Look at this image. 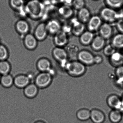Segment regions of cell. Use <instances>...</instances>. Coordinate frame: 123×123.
Returning a JSON list of instances; mask_svg holds the SVG:
<instances>
[{"instance_id": "obj_13", "label": "cell", "mask_w": 123, "mask_h": 123, "mask_svg": "<svg viewBox=\"0 0 123 123\" xmlns=\"http://www.w3.org/2000/svg\"><path fill=\"white\" fill-rule=\"evenodd\" d=\"M105 116L102 111L93 109L91 111L90 119L93 123H103L105 120Z\"/></svg>"}, {"instance_id": "obj_28", "label": "cell", "mask_w": 123, "mask_h": 123, "mask_svg": "<svg viewBox=\"0 0 123 123\" xmlns=\"http://www.w3.org/2000/svg\"><path fill=\"white\" fill-rule=\"evenodd\" d=\"M111 44L116 49L123 48V33H120L116 35L112 40Z\"/></svg>"}, {"instance_id": "obj_34", "label": "cell", "mask_w": 123, "mask_h": 123, "mask_svg": "<svg viewBox=\"0 0 123 123\" xmlns=\"http://www.w3.org/2000/svg\"><path fill=\"white\" fill-rule=\"evenodd\" d=\"M8 54L7 48L0 43V61L6 60L8 56Z\"/></svg>"}, {"instance_id": "obj_18", "label": "cell", "mask_w": 123, "mask_h": 123, "mask_svg": "<svg viewBox=\"0 0 123 123\" xmlns=\"http://www.w3.org/2000/svg\"><path fill=\"white\" fill-rule=\"evenodd\" d=\"M37 67L41 72H49L51 70V62L46 58H42L38 60Z\"/></svg>"}, {"instance_id": "obj_1", "label": "cell", "mask_w": 123, "mask_h": 123, "mask_svg": "<svg viewBox=\"0 0 123 123\" xmlns=\"http://www.w3.org/2000/svg\"><path fill=\"white\" fill-rule=\"evenodd\" d=\"M65 68L69 75L74 78L82 76L86 71V66L78 61L68 62Z\"/></svg>"}, {"instance_id": "obj_10", "label": "cell", "mask_w": 123, "mask_h": 123, "mask_svg": "<svg viewBox=\"0 0 123 123\" xmlns=\"http://www.w3.org/2000/svg\"><path fill=\"white\" fill-rule=\"evenodd\" d=\"M70 24L72 27V32L76 36H80L84 31L85 26L84 23L78 19L74 18Z\"/></svg>"}, {"instance_id": "obj_26", "label": "cell", "mask_w": 123, "mask_h": 123, "mask_svg": "<svg viewBox=\"0 0 123 123\" xmlns=\"http://www.w3.org/2000/svg\"><path fill=\"white\" fill-rule=\"evenodd\" d=\"M108 117L110 121L112 123H119L122 120L123 115L120 111L113 109L110 112Z\"/></svg>"}, {"instance_id": "obj_8", "label": "cell", "mask_w": 123, "mask_h": 123, "mask_svg": "<svg viewBox=\"0 0 123 123\" xmlns=\"http://www.w3.org/2000/svg\"><path fill=\"white\" fill-rule=\"evenodd\" d=\"M54 41L56 47H62L67 45L68 42V34L62 30L55 35Z\"/></svg>"}, {"instance_id": "obj_17", "label": "cell", "mask_w": 123, "mask_h": 123, "mask_svg": "<svg viewBox=\"0 0 123 123\" xmlns=\"http://www.w3.org/2000/svg\"><path fill=\"white\" fill-rule=\"evenodd\" d=\"M15 28L17 31L22 35L27 34L30 30L28 23L23 19H21L17 22L15 25Z\"/></svg>"}, {"instance_id": "obj_27", "label": "cell", "mask_w": 123, "mask_h": 123, "mask_svg": "<svg viewBox=\"0 0 123 123\" xmlns=\"http://www.w3.org/2000/svg\"><path fill=\"white\" fill-rule=\"evenodd\" d=\"M0 84L5 88L10 87L14 84V79L9 74L2 75Z\"/></svg>"}, {"instance_id": "obj_22", "label": "cell", "mask_w": 123, "mask_h": 123, "mask_svg": "<svg viewBox=\"0 0 123 123\" xmlns=\"http://www.w3.org/2000/svg\"><path fill=\"white\" fill-rule=\"evenodd\" d=\"M93 32L90 31H84L80 36V41L83 45H87L91 44L94 38Z\"/></svg>"}, {"instance_id": "obj_42", "label": "cell", "mask_w": 123, "mask_h": 123, "mask_svg": "<svg viewBox=\"0 0 123 123\" xmlns=\"http://www.w3.org/2000/svg\"><path fill=\"white\" fill-rule=\"evenodd\" d=\"M2 75L0 74V80L1 79V77H2Z\"/></svg>"}, {"instance_id": "obj_33", "label": "cell", "mask_w": 123, "mask_h": 123, "mask_svg": "<svg viewBox=\"0 0 123 123\" xmlns=\"http://www.w3.org/2000/svg\"><path fill=\"white\" fill-rule=\"evenodd\" d=\"M108 7L114 9L120 8L123 5V0H105Z\"/></svg>"}, {"instance_id": "obj_38", "label": "cell", "mask_w": 123, "mask_h": 123, "mask_svg": "<svg viewBox=\"0 0 123 123\" xmlns=\"http://www.w3.org/2000/svg\"><path fill=\"white\" fill-rule=\"evenodd\" d=\"M117 27L118 30L121 32V33H123V20L121 19L119 20L117 24Z\"/></svg>"}, {"instance_id": "obj_19", "label": "cell", "mask_w": 123, "mask_h": 123, "mask_svg": "<svg viewBox=\"0 0 123 123\" xmlns=\"http://www.w3.org/2000/svg\"><path fill=\"white\" fill-rule=\"evenodd\" d=\"M105 39L101 36L94 37L91 43V47L96 51H99L104 47Z\"/></svg>"}, {"instance_id": "obj_40", "label": "cell", "mask_w": 123, "mask_h": 123, "mask_svg": "<svg viewBox=\"0 0 123 123\" xmlns=\"http://www.w3.org/2000/svg\"><path fill=\"white\" fill-rule=\"evenodd\" d=\"M54 1H55V2H58L59 1H63V0H53Z\"/></svg>"}, {"instance_id": "obj_7", "label": "cell", "mask_w": 123, "mask_h": 123, "mask_svg": "<svg viewBox=\"0 0 123 123\" xmlns=\"http://www.w3.org/2000/svg\"><path fill=\"white\" fill-rule=\"evenodd\" d=\"M106 102L108 106L112 109L117 110L121 112L123 111L121 98L118 95L115 94L109 95L107 97Z\"/></svg>"}, {"instance_id": "obj_3", "label": "cell", "mask_w": 123, "mask_h": 123, "mask_svg": "<svg viewBox=\"0 0 123 123\" xmlns=\"http://www.w3.org/2000/svg\"><path fill=\"white\" fill-rule=\"evenodd\" d=\"M102 19L108 22H114L119 18V13L115 10L108 7L104 8L100 12Z\"/></svg>"}, {"instance_id": "obj_15", "label": "cell", "mask_w": 123, "mask_h": 123, "mask_svg": "<svg viewBox=\"0 0 123 123\" xmlns=\"http://www.w3.org/2000/svg\"><path fill=\"white\" fill-rule=\"evenodd\" d=\"M30 79L28 76L25 75H19L14 79V84L19 88H25L30 84Z\"/></svg>"}, {"instance_id": "obj_6", "label": "cell", "mask_w": 123, "mask_h": 123, "mask_svg": "<svg viewBox=\"0 0 123 123\" xmlns=\"http://www.w3.org/2000/svg\"><path fill=\"white\" fill-rule=\"evenodd\" d=\"M94 56L90 51L86 50L80 51L77 58L78 61L86 66H91L94 64Z\"/></svg>"}, {"instance_id": "obj_25", "label": "cell", "mask_w": 123, "mask_h": 123, "mask_svg": "<svg viewBox=\"0 0 123 123\" xmlns=\"http://www.w3.org/2000/svg\"><path fill=\"white\" fill-rule=\"evenodd\" d=\"M91 111L87 108L79 109L76 114L77 118L80 121L84 122L87 121L90 119Z\"/></svg>"}, {"instance_id": "obj_20", "label": "cell", "mask_w": 123, "mask_h": 123, "mask_svg": "<svg viewBox=\"0 0 123 123\" xmlns=\"http://www.w3.org/2000/svg\"><path fill=\"white\" fill-rule=\"evenodd\" d=\"M109 61L112 66L116 68L121 66L123 62V55L116 51L110 56Z\"/></svg>"}, {"instance_id": "obj_31", "label": "cell", "mask_w": 123, "mask_h": 123, "mask_svg": "<svg viewBox=\"0 0 123 123\" xmlns=\"http://www.w3.org/2000/svg\"><path fill=\"white\" fill-rule=\"evenodd\" d=\"M9 3L12 8L18 11L25 8L24 0H10Z\"/></svg>"}, {"instance_id": "obj_41", "label": "cell", "mask_w": 123, "mask_h": 123, "mask_svg": "<svg viewBox=\"0 0 123 123\" xmlns=\"http://www.w3.org/2000/svg\"><path fill=\"white\" fill-rule=\"evenodd\" d=\"M122 103V105H123V96H122V97L121 98Z\"/></svg>"}, {"instance_id": "obj_32", "label": "cell", "mask_w": 123, "mask_h": 123, "mask_svg": "<svg viewBox=\"0 0 123 123\" xmlns=\"http://www.w3.org/2000/svg\"><path fill=\"white\" fill-rule=\"evenodd\" d=\"M11 69L10 64L6 60L0 61V74L2 75L9 74Z\"/></svg>"}, {"instance_id": "obj_35", "label": "cell", "mask_w": 123, "mask_h": 123, "mask_svg": "<svg viewBox=\"0 0 123 123\" xmlns=\"http://www.w3.org/2000/svg\"><path fill=\"white\" fill-rule=\"evenodd\" d=\"M116 51V49L111 44L104 47L103 52L106 56H110Z\"/></svg>"}, {"instance_id": "obj_12", "label": "cell", "mask_w": 123, "mask_h": 123, "mask_svg": "<svg viewBox=\"0 0 123 123\" xmlns=\"http://www.w3.org/2000/svg\"><path fill=\"white\" fill-rule=\"evenodd\" d=\"M48 33L54 35L61 30V26L59 21L56 19H51L46 24Z\"/></svg>"}, {"instance_id": "obj_36", "label": "cell", "mask_w": 123, "mask_h": 123, "mask_svg": "<svg viewBox=\"0 0 123 123\" xmlns=\"http://www.w3.org/2000/svg\"><path fill=\"white\" fill-rule=\"evenodd\" d=\"M72 5L75 9L79 10L85 7V2L84 0H73Z\"/></svg>"}, {"instance_id": "obj_21", "label": "cell", "mask_w": 123, "mask_h": 123, "mask_svg": "<svg viewBox=\"0 0 123 123\" xmlns=\"http://www.w3.org/2000/svg\"><path fill=\"white\" fill-rule=\"evenodd\" d=\"M38 88L35 84L30 83L24 88V94L28 98H33L35 97L38 94Z\"/></svg>"}, {"instance_id": "obj_24", "label": "cell", "mask_w": 123, "mask_h": 123, "mask_svg": "<svg viewBox=\"0 0 123 123\" xmlns=\"http://www.w3.org/2000/svg\"><path fill=\"white\" fill-rule=\"evenodd\" d=\"M59 13L61 17L65 19H68L73 15L74 11L71 6L64 5L59 8Z\"/></svg>"}, {"instance_id": "obj_14", "label": "cell", "mask_w": 123, "mask_h": 123, "mask_svg": "<svg viewBox=\"0 0 123 123\" xmlns=\"http://www.w3.org/2000/svg\"><path fill=\"white\" fill-rule=\"evenodd\" d=\"M38 41L34 35L28 33L25 35L24 38V44L27 49L33 50L37 47Z\"/></svg>"}, {"instance_id": "obj_30", "label": "cell", "mask_w": 123, "mask_h": 123, "mask_svg": "<svg viewBox=\"0 0 123 123\" xmlns=\"http://www.w3.org/2000/svg\"><path fill=\"white\" fill-rule=\"evenodd\" d=\"M115 72L116 84L118 85L123 86V65L116 67Z\"/></svg>"}, {"instance_id": "obj_29", "label": "cell", "mask_w": 123, "mask_h": 123, "mask_svg": "<svg viewBox=\"0 0 123 123\" xmlns=\"http://www.w3.org/2000/svg\"><path fill=\"white\" fill-rule=\"evenodd\" d=\"M65 49L67 52L68 57L75 56L77 57L80 51L79 48L78 46L73 44H69L66 46Z\"/></svg>"}, {"instance_id": "obj_5", "label": "cell", "mask_w": 123, "mask_h": 123, "mask_svg": "<svg viewBox=\"0 0 123 123\" xmlns=\"http://www.w3.org/2000/svg\"><path fill=\"white\" fill-rule=\"evenodd\" d=\"M52 54L55 59L65 68L66 64L68 62L69 57L65 49L62 47L56 46L53 50Z\"/></svg>"}, {"instance_id": "obj_23", "label": "cell", "mask_w": 123, "mask_h": 123, "mask_svg": "<svg viewBox=\"0 0 123 123\" xmlns=\"http://www.w3.org/2000/svg\"><path fill=\"white\" fill-rule=\"evenodd\" d=\"M91 17V13L87 8L84 7L78 10V19L83 23L88 22Z\"/></svg>"}, {"instance_id": "obj_43", "label": "cell", "mask_w": 123, "mask_h": 123, "mask_svg": "<svg viewBox=\"0 0 123 123\" xmlns=\"http://www.w3.org/2000/svg\"><path fill=\"white\" fill-rule=\"evenodd\" d=\"M28 0L30 1L31 0Z\"/></svg>"}, {"instance_id": "obj_4", "label": "cell", "mask_w": 123, "mask_h": 123, "mask_svg": "<svg viewBox=\"0 0 123 123\" xmlns=\"http://www.w3.org/2000/svg\"><path fill=\"white\" fill-rule=\"evenodd\" d=\"M52 81V76L48 72H41L37 76L35 84L38 88H45L49 86Z\"/></svg>"}, {"instance_id": "obj_9", "label": "cell", "mask_w": 123, "mask_h": 123, "mask_svg": "<svg viewBox=\"0 0 123 123\" xmlns=\"http://www.w3.org/2000/svg\"><path fill=\"white\" fill-rule=\"evenodd\" d=\"M87 23L89 31L93 32L99 29L102 24V19L98 15H93L91 17Z\"/></svg>"}, {"instance_id": "obj_39", "label": "cell", "mask_w": 123, "mask_h": 123, "mask_svg": "<svg viewBox=\"0 0 123 123\" xmlns=\"http://www.w3.org/2000/svg\"><path fill=\"white\" fill-rule=\"evenodd\" d=\"M45 123L43 122V121H37V122H36V123Z\"/></svg>"}, {"instance_id": "obj_11", "label": "cell", "mask_w": 123, "mask_h": 123, "mask_svg": "<svg viewBox=\"0 0 123 123\" xmlns=\"http://www.w3.org/2000/svg\"><path fill=\"white\" fill-rule=\"evenodd\" d=\"M34 33V35L38 41H43L45 39L48 33L46 24L41 23L38 24L36 27Z\"/></svg>"}, {"instance_id": "obj_16", "label": "cell", "mask_w": 123, "mask_h": 123, "mask_svg": "<svg viewBox=\"0 0 123 123\" xmlns=\"http://www.w3.org/2000/svg\"><path fill=\"white\" fill-rule=\"evenodd\" d=\"M99 30L100 35L105 39L110 38L112 34V27L108 23L102 24Z\"/></svg>"}, {"instance_id": "obj_2", "label": "cell", "mask_w": 123, "mask_h": 123, "mask_svg": "<svg viewBox=\"0 0 123 123\" xmlns=\"http://www.w3.org/2000/svg\"><path fill=\"white\" fill-rule=\"evenodd\" d=\"M25 9L30 16L37 18L43 15L44 8L43 5L38 0H31L25 6Z\"/></svg>"}, {"instance_id": "obj_37", "label": "cell", "mask_w": 123, "mask_h": 123, "mask_svg": "<svg viewBox=\"0 0 123 123\" xmlns=\"http://www.w3.org/2000/svg\"><path fill=\"white\" fill-rule=\"evenodd\" d=\"M103 61V57L101 55H96L94 56V64H100L102 63Z\"/></svg>"}]
</instances>
